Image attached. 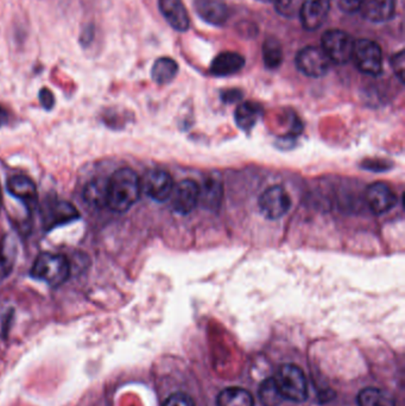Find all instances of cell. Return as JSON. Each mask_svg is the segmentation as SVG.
Returning <instances> with one entry per match:
<instances>
[{
  "label": "cell",
  "instance_id": "4316f807",
  "mask_svg": "<svg viewBox=\"0 0 405 406\" xmlns=\"http://www.w3.org/2000/svg\"><path fill=\"white\" fill-rule=\"evenodd\" d=\"M277 11L284 17H294L299 12L301 0H274Z\"/></svg>",
  "mask_w": 405,
  "mask_h": 406
},
{
  "label": "cell",
  "instance_id": "30bf717a",
  "mask_svg": "<svg viewBox=\"0 0 405 406\" xmlns=\"http://www.w3.org/2000/svg\"><path fill=\"white\" fill-rule=\"evenodd\" d=\"M366 202L373 214L383 215L397 205V196L387 184L376 182L366 189Z\"/></svg>",
  "mask_w": 405,
  "mask_h": 406
},
{
  "label": "cell",
  "instance_id": "52a82bcc",
  "mask_svg": "<svg viewBox=\"0 0 405 406\" xmlns=\"http://www.w3.org/2000/svg\"><path fill=\"white\" fill-rule=\"evenodd\" d=\"M329 64L328 56L318 47H306L296 56V66L307 77H323L328 73Z\"/></svg>",
  "mask_w": 405,
  "mask_h": 406
},
{
  "label": "cell",
  "instance_id": "6da1fadb",
  "mask_svg": "<svg viewBox=\"0 0 405 406\" xmlns=\"http://www.w3.org/2000/svg\"><path fill=\"white\" fill-rule=\"evenodd\" d=\"M140 179L130 168H121L107 184V207L116 213L128 212L140 196Z\"/></svg>",
  "mask_w": 405,
  "mask_h": 406
},
{
  "label": "cell",
  "instance_id": "9c48e42d",
  "mask_svg": "<svg viewBox=\"0 0 405 406\" xmlns=\"http://www.w3.org/2000/svg\"><path fill=\"white\" fill-rule=\"evenodd\" d=\"M170 198L174 212L181 215H188L199 203L200 187L192 179H184L174 187Z\"/></svg>",
  "mask_w": 405,
  "mask_h": 406
},
{
  "label": "cell",
  "instance_id": "3957f363",
  "mask_svg": "<svg viewBox=\"0 0 405 406\" xmlns=\"http://www.w3.org/2000/svg\"><path fill=\"white\" fill-rule=\"evenodd\" d=\"M274 380L283 398L294 402H303L307 400V378L299 366H296L294 363L282 365Z\"/></svg>",
  "mask_w": 405,
  "mask_h": 406
},
{
  "label": "cell",
  "instance_id": "d6986e66",
  "mask_svg": "<svg viewBox=\"0 0 405 406\" xmlns=\"http://www.w3.org/2000/svg\"><path fill=\"white\" fill-rule=\"evenodd\" d=\"M17 258V244L11 235H6L0 244V281L8 278Z\"/></svg>",
  "mask_w": 405,
  "mask_h": 406
},
{
  "label": "cell",
  "instance_id": "7402d4cb",
  "mask_svg": "<svg viewBox=\"0 0 405 406\" xmlns=\"http://www.w3.org/2000/svg\"><path fill=\"white\" fill-rule=\"evenodd\" d=\"M358 406H396L389 392L376 388H364L357 397Z\"/></svg>",
  "mask_w": 405,
  "mask_h": 406
},
{
  "label": "cell",
  "instance_id": "7c38bea8",
  "mask_svg": "<svg viewBox=\"0 0 405 406\" xmlns=\"http://www.w3.org/2000/svg\"><path fill=\"white\" fill-rule=\"evenodd\" d=\"M331 11V0H304L299 8V17L304 29L318 30Z\"/></svg>",
  "mask_w": 405,
  "mask_h": 406
},
{
  "label": "cell",
  "instance_id": "8fae6325",
  "mask_svg": "<svg viewBox=\"0 0 405 406\" xmlns=\"http://www.w3.org/2000/svg\"><path fill=\"white\" fill-rule=\"evenodd\" d=\"M44 226L47 231L79 219V212L72 203L66 201L48 202L44 208Z\"/></svg>",
  "mask_w": 405,
  "mask_h": 406
},
{
  "label": "cell",
  "instance_id": "83f0119b",
  "mask_svg": "<svg viewBox=\"0 0 405 406\" xmlns=\"http://www.w3.org/2000/svg\"><path fill=\"white\" fill-rule=\"evenodd\" d=\"M163 406H195V402L190 395L182 392H176L169 395Z\"/></svg>",
  "mask_w": 405,
  "mask_h": 406
},
{
  "label": "cell",
  "instance_id": "e0dca14e",
  "mask_svg": "<svg viewBox=\"0 0 405 406\" xmlns=\"http://www.w3.org/2000/svg\"><path fill=\"white\" fill-rule=\"evenodd\" d=\"M245 66V59L237 52H226L216 56L211 66L214 77H228L238 73Z\"/></svg>",
  "mask_w": 405,
  "mask_h": 406
},
{
  "label": "cell",
  "instance_id": "ba28073f",
  "mask_svg": "<svg viewBox=\"0 0 405 406\" xmlns=\"http://www.w3.org/2000/svg\"><path fill=\"white\" fill-rule=\"evenodd\" d=\"M140 187L150 198L157 202H165L172 196L174 181L168 172L161 169H154L146 172L140 182Z\"/></svg>",
  "mask_w": 405,
  "mask_h": 406
},
{
  "label": "cell",
  "instance_id": "cb8c5ba5",
  "mask_svg": "<svg viewBox=\"0 0 405 406\" xmlns=\"http://www.w3.org/2000/svg\"><path fill=\"white\" fill-rule=\"evenodd\" d=\"M258 395L263 406H279L284 400L274 378H267L260 384Z\"/></svg>",
  "mask_w": 405,
  "mask_h": 406
},
{
  "label": "cell",
  "instance_id": "484cf974",
  "mask_svg": "<svg viewBox=\"0 0 405 406\" xmlns=\"http://www.w3.org/2000/svg\"><path fill=\"white\" fill-rule=\"evenodd\" d=\"M221 187L216 181H209L205 184L204 188L200 189V198L199 201L202 202L207 208H216V205H219L221 200Z\"/></svg>",
  "mask_w": 405,
  "mask_h": 406
},
{
  "label": "cell",
  "instance_id": "836d02e7",
  "mask_svg": "<svg viewBox=\"0 0 405 406\" xmlns=\"http://www.w3.org/2000/svg\"><path fill=\"white\" fill-rule=\"evenodd\" d=\"M8 121H9L8 112H6V110H5V108H3V107L0 106V128H1V126H4V125L8 124Z\"/></svg>",
  "mask_w": 405,
  "mask_h": 406
},
{
  "label": "cell",
  "instance_id": "5b68a950",
  "mask_svg": "<svg viewBox=\"0 0 405 406\" xmlns=\"http://www.w3.org/2000/svg\"><path fill=\"white\" fill-rule=\"evenodd\" d=\"M354 40L341 30H329L322 36V49L329 61L336 64H346L353 56Z\"/></svg>",
  "mask_w": 405,
  "mask_h": 406
},
{
  "label": "cell",
  "instance_id": "f1b7e54d",
  "mask_svg": "<svg viewBox=\"0 0 405 406\" xmlns=\"http://www.w3.org/2000/svg\"><path fill=\"white\" fill-rule=\"evenodd\" d=\"M391 67L394 69V74L397 75L401 82H404L405 75V56L404 52H399L396 55L392 56L391 60Z\"/></svg>",
  "mask_w": 405,
  "mask_h": 406
},
{
  "label": "cell",
  "instance_id": "1f68e13d",
  "mask_svg": "<svg viewBox=\"0 0 405 406\" xmlns=\"http://www.w3.org/2000/svg\"><path fill=\"white\" fill-rule=\"evenodd\" d=\"M240 98L241 92H239L237 89H231V91H226V92L223 93V100L226 101V103H233V101H237Z\"/></svg>",
  "mask_w": 405,
  "mask_h": 406
},
{
  "label": "cell",
  "instance_id": "277c9868",
  "mask_svg": "<svg viewBox=\"0 0 405 406\" xmlns=\"http://www.w3.org/2000/svg\"><path fill=\"white\" fill-rule=\"evenodd\" d=\"M352 59L362 73L377 77L383 69V55L379 45L370 40L354 42Z\"/></svg>",
  "mask_w": 405,
  "mask_h": 406
},
{
  "label": "cell",
  "instance_id": "d590c367",
  "mask_svg": "<svg viewBox=\"0 0 405 406\" xmlns=\"http://www.w3.org/2000/svg\"><path fill=\"white\" fill-rule=\"evenodd\" d=\"M1 189H0V203H1Z\"/></svg>",
  "mask_w": 405,
  "mask_h": 406
},
{
  "label": "cell",
  "instance_id": "44dd1931",
  "mask_svg": "<svg viewBox=\"0 0 405 406\" xmlns=\"http://www.w3.org/2000/svg\"><path fill=\"white\" fill-rule=\"evenodd\" d=\"M107 184H109V179H93L84 188V201L87 202L88 205H94L96 208L107 205Z\"/></svg>",
  "mask_w": 405,
  "mask_h": 406
},
{
  "label": "cell",
  "instance_id": "7a4b0ae2",
  "mask_svg": "<svg viewBox=\"0 0 405 406\" xmlns=\"http://www.w3.org/2000/svg\"><path fill=\"white\" fill-rule=\"evenodd\" d=\"M70 261L66 256L56 253H40L31 269L33 278L47 283L52 288L62 286L70 278Z\"/></svg>",
  "mask_w": 405,
  "mask_h": 406
},
{
  "label": "cell",
  "instance_id": "f546056e",
  "mask_svg": "<svg viewBox=\"0 0 405 406\" xmlns=\"http://www.w3.org/2000/svg\"><path fill=\"white\" fill-rule=\"evenodd\" d=\"M336 1H338L339 8L347 13L358 11L359 9H362V5L365 3V0H336Z\"/></svg>",
  "mask_w": 405,
  "mask_h": 406
},
{
  "label": "cell",
  "instance_id": "ffe728a7",
  "mask_svg": "<svg viewBox=\"0 0 405 406\" xmlns=\"http://www.w3.org/2000/svg\"><path fill=\"white\" fill-rule=\"evenodd\" d=\"M216 406H255V399L244 388H227L218 395Z\"/></svg>",
  "mask_w": 405,
  "mask_h": 406
},
{
  "label": "cell",
  "instance_id": "603a6c76",
  "mask_svg": "<svg viewBox=\"0 0 405 406\" xmlns=\"http://www.w3.org/2000/svg\"><path fill=\"white\" fill-rule=\"evenodd\" d=\"M179 72L177 63L169 57H161L155 62L151 77L157 84H167L175 79Z\"/></svg>",
  "mask_w": 405,
  "mask_h": 406
},
{
  "label": "cell",
  "instance_id": "9a60e30c",
  "mask_svg": "<svg viewBox=\"0 0 405 406\" xmlns=\"http://www.w3.org/2000/svg\"><path fill=\"white\" fill-rule=\"evenodd\" d=\"M6 188L12 196L22 200L26 205H33L37 201L36 186L26 176H12L11 179H8Z\"/></svg>",
  "mask_w": 405,
  "mask_h": 406
},
{
  "label": "cell",
  "instance_id": "ac0fdd59",
  "mask_svg": "<svg viewBox=\"0 0 405 406\" xmlns=\"http://www.w3.org/2000/svg\"><path fill=\"white\" fill-rule=\"evenodd\" d=\"M262 113L263 111L258 103H250V101L241 103L234 113L235 124L243 131H250L258 123Z\"/></svg>",
  "mask_w": 405,
  "mask_h": 406
},
{
  "label": "cell",
  "instance_id": "d4e9b609",
  "mask_svg": "<svg viewBox=\"0 0 405 406\" xmlns=\"http://www.w3.org/2000/svg\"><path fill=\"white\" fill-rule=\"evenodd\" d=\"M262 52H263L264 64L267 68L276 69L281 66L282 61H283V50H282L281 43L276 38L274 37L267 38L264 42Z\"/></svg>",
  "mask_w": 405,
  "mask_h": 406
},
{
  "label": "cell",
  "instance_id": "4fadbf2b",
  "mask_svg": "<svg viewBox=\"0 0 405 406\" xmlns=\"http://www.w3.org/2000/svg\"><path fill=\"white\" fill-rule=\"evenodd\" d=\"M158 5L162 15L165 16L172 29L181 33L189 29V16L187 13L182 0H160Z\"/></svg>",
  "mask_w": 405,
  "mask_h": 406
},
{
  "label": "cell",
  "instance_id": "2e32d148",
  "mask_svg": "<svg viewBox=\"0 0 405 406\" xmlns=\"http://www.w3.org/2000/svg\"><path fill=\"white\" fill-rule=\"evenodd\" d=\"M362 15L373 23L390 21L396 11V0H369L364 3Z\"/></svg>",
  "mask_w": 405,
  "mask_h": 406
},
{
  "label": "cell",
  "instance_id": "5bb4252c",
  "mask_svg": "<svg viewBox=\"0 0 405 406\" xmlns=\"http://www.w3.org/2000/svg\"><path fill=\"white\" fill-rule=\"evenodd\" d=\"M197 15L212 26H223L228 19L225 0H195Z\"/></svg>",
  "mask_w": 405,
  "mask_h": 406
},
{
  "label": "cell",
  "instance_id": "e575fe53",
  "mask_svg": "<svg viewBox=\"0 0 405 406\" xmlns=\"http://www.w3.org/2000/svg\"><path fill=\"white\" fill-rule=\"evenodd\" d=\"M260 1H265V3H269V1H272V0H260Z\"/></svg>",
  "mask_w": 405,
  "mask_h": 406
},
{
  "label": "cell",
  "instance_id": "d6a6232c",
  "mask_svg": "<svg viewBox=\"0 0 405 406\" xmlns=\"http://www.w3.org/2000/svg\"><path fill=\"white\" fill-rule=\"evenodd\" d=\"M93 37H94V28L88 26L84 29V33L81 35V40H82V43L88 44L93 40Z\"/></svg>",
  "mask_w": 405,
  "mask_h": 406
},
{
  "label": "cell",
  "instance_id": "4dcf8cb0",
  "mask_svg": "<svg viewBox=\"0 0 405 406\" xmlns=\"http://www.w3.org/2000/svg\"><path fill=\"white\" fill-rule=\"evenodd\" d=\"M38 98H40V105L47 111L52 110L54 105H55V96L52 94V91L48 89V88H42L40 89Z\"/></svg>",
  "mask_w": 405,
  "mask_h": 406
},
{
  "label": "cell",
  "instance_id": "8992f818",
  "mask_svg": "<svg viewBox=\"0 0 405 406\" xmlns=\"http://www.w3.org/2000/svg\"><path fill=\"white\" fill-rule=\"evenodd\" d=\"M260 212L265 218L270 220L281 219L289 212L292 207V200L284 188L281 186H274L267 188L263 194L260 195Z\"/></svg>",
  "mask_w": 405,
  "mask_h": 406
}]
</instances>
